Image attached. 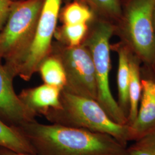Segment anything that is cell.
<instances>
[{
	"label": "cell",
	"instance_id": "cell-21",
	"mask_svg": "<svg viewBox=\"0 0 155 155\" xmlns=\"http://www.w3.org/2000/svg\"><path fill=\"white\" fill-rule=\"evenodd\" d=\"M153 23H154V29H155V13H154V19H153ZM154 66H155V61H154Z\"/></svg>",
	"mask_w": 155,
	"mask_h": 155
},
{
	"label": "cell",
	"instance_id": "cell-9",
	"mask_svg": "<svg viewBox=\"0 0 155 155\" xmlns=\"http://www.w3.org/2000/svg\"><path fill=\"white\" fill-rule=\"evenodd\" d=\"M142 92L137 114L129 125L131 141H135L155 128V80L141 79Z\"/></svg>",
	"mask_w": 155,
	"mask_h": 155
},
{
	"label": "cell",
	"instance_id": "cell-8",
	"mask_svg": "<svg viewBox=\"0 0 155 155\" xmlns=\"http://www.w3.org/2000/svg\"><path fill=\"white\" fill-rule=\"evenodd\" d=\"M13 78L0 63V118L18 127L35 119L36 115L24 106L15 91Z\"/></svg>",
	"mask_w": 155,
	"mask_h": 155
},
{
	"label": "cell",
	"instance_id": "cell-10",
	"mask_svg": "<svg viewBox=\"0 0 155 155\" xmlns=\"http://www.w3.org/2000/svg\"><path fill=\"white\" fill-rule=\"evenodd\" d=\"M60 89L47 84L24 89L18 95L23 104L36 116L45 114L51 109L61 107Z\"/></svg>",
	"mask_w": 155,
	"mask_h": 155
},
{
	"label": "cell",
	"instance_id": "cell-19",
	"mask_svg": "<svg viewBox=\"0 0 155 155\" xmlns=\"http://www.w3.org/2000/svg\"><path fill=\"white\" fill-rule=\"evenodd\" d=\"M12 2V0H0V32L7 20Z\"/></svg>",
	"mask_w": 155,
	"mask_h": 155
},
{
	"label": "cell",
	"instance_id": "cell-22",
	"mask_svg": "<svg viewBox=\"0 0 155 155\" xmlns=\"http://www.w3.org/2000/svg\"><path fill=\"white\" fill-rule=\"evenodd\" d=\"M12 1H18V0H12Z\"/></svg>",
	"mask_w": 155,
	"mask_h": 155
},
{
	"label": "cell",
	"instance_id": "cell-16",
	"mask_svg": "<svg viewBox=\"0 0 155 155\" xmlns=\"http://www.w3.org/2000/svg\"><path fill=\"white\" fill-rule=\"evenodd\" d=\"M59 16L63 25L89 24L95 18L94 13L87 6L75 1L68 2Z\"/></svg>",
	"mask_w": 155,
	"mask_h": 155
},
{
	"label": "cell",
	"instance_id": "cell-13",
	"mask_svg": "<svg viewBox=\"0 0 155 155\" xmlns=\"http://www.w3.org/2000/svg\"><path fill=\"white\" fill-rule=\"evenodd\" d=\"M0 147L17 152L36 155L32 145L20 131V129L7 124L1 118Z\"/></svg>",
	"mask_w": 155,
	"mask_h": 155
},
{
	"label": "cell",
	"instance_id": "cell-1",
	"mask_svg": "<svg viewBox=\"0 0 155 155\" xmlns=\"http://www.w3.org/2000/svg\"><path fill=\"white\" fill-rule=\"evenodd\" d=\"M18 127L36 155H127V147L105 133L36 120Z\"/></svg>",
	"mask_w": 155,
	"mask_h": 155
},
{
	"label": "cell",
	"instance_id": "cell-2",
	"mask_svg": "<svg viewBox=\"0 0 155 155\" xmlns=\"http://www.w3.org/2000/svg\"><path fill=\"white\" fill-rule=\"evenodd\" d=\"M61 103L44 115L51 124L107 134L126 147L131 141L129 125L114 121L96 100L61 90Z\"/></svg>",
	"mask_w": 155,
	"mask_h": 155
},
{
	"label": "cell",
	"instance_id": "cell-14",
	"mask_svg": "<svg viewBox=\"0 0 155 155\" xmlns=\"http://www.w3.org/2000/svg\"><path fill=\"white\" fill-rule=\"evenodd\" d=\"M38 71L45 84L58 87L63 90L66 84L64 68L58 58L50 54L41 61Z\"/></svg>",
	"mask_w": 155,
	"mask_h": 155
},
{
	"label": "cell",
	"instance_id": "cell-4",
	"mask_svg": "<svg viewBox=\"0 0 155 155\" xmlns=\"http://www.w3.org/2000/svg\"><path fill=\"white\" fill-rule=\"evenodd\" d=\"M45 0H18L12 4L0 32V61L8 67L17 61L31 45Z\"/></svg>",
	"mask_w": 155,
	"mask_h": 155
},
{
	"label": "cell",
	"instance_id": "cell-12",
	"mask_svg": "<svg viewBox=\"0 0 155 155\" xmlns=\"http://www.w3.org/2000/svg\"><path fill=\"white\" fill-rule=\"evenodd\" d=\"M139 61V58L130 52V76L129 83V110L127 117L128 125L132 124L136 118L141 96L142 86Z\"/></svg>",
	"mask_w": 155,
	"mask_h": 155
},
{
	"label": "cell",
	"instance_id": "cell-18",
	"mask_svg": "<svg viewBox=\"0 0 155 155\" xmlns=\"http://www.w3.org/2000/svg\"><path fill=\"white\" fill-rule=\"evenodd\" d=\"M127 155H155V128L128 146Z\"/></svg>",
	"mask_w": 155,
	"mask_h": 155
},
{
	"label": "cell",
	"instance_id": "cell-11",
	"mask_svg": "<svg viewBox=\"0 0 155 155\" xmlns=\"http://www.w3.org/2000/svg\"><path fill=\"white\" fill-rule=\"evenodd\" d=\"M118 56V66L117 77L118 87V104L126 116L129 110V56L130 51L125 45L116 48Z\"/></svg>",
	"mask_w": 155,
	"mask_h": 155
},
{
	"label": "cell",
	"instance_id": "cell-3",
	"mask_svg": "<svg viewBox=\"0 0 155 155\" xmlns=\"http://www.w3.org/2000/svg\"><path fill=\"white\" fill-rule=\"evenodd\" d=\"M92 22L93 26L83 43L89 48L94 63L97 87V101L114 121L127 125V117L113 97L110 87V40L116 27L111 22L97 18Z\"/></svg>",
	"mask_w": 155,
	"mask_h": 155
},
{
	"label": "cell",
	"instance_id": "cell-5",
	"mask_svg": "<svg viewBox=\"0 0 155 155\" xmlns=\"http://www.w3.org/2000/svg\"><path fill=\"white\" fill-rule=\"evenodd\" d=\"M155 0H122V15L118 25L125 45L140 61L154 63Z\"/></svg>",
	"mask_w": 155,
	"mask_h": 155
},
{
	"label": "cell",
	"instance_id": "cell-20",
	"mask_svg": "<svg viewBox=\"0 0 155 155\" xmlns=\"http://www.w3.org/2000/svg\"><path fill=\"white\" fill-rule=\"evenodd\" d=\"M0 155H36L29 153L17 152L3 147H0Z\"/></svg>",
	"mask_w": 155,
	"mask_h": 155
},
{
	"label": "cell",
	"instance_id": "cell-17",
	"mask_svg": "<svg viewBox=\"0 0 155 155\" xmlns=\"http://www.w3.org/2000/svg\"><path fill=\"white\" fill-rule=\"evenodd\" d=\"M88 24L63 25L55 35L63 45L68 47H76L81 45L89 32Z\"/></svg>",
	"mask_w": 155,
	"mask_h": 155
},
{
	"label": "cell",
	"instance_id": "cell-15",
	"mask_svg": "<svg viewBox=\"0 0 155 155\" xmlns=\"http://www.w3.org/2000/svg\"><path fill=\"white\" fill-rule=\"evenodd\" d=\"M75 1L87 6L95 18L114 24L120 21L122 15V0H68Z\"/></svg>",
	"mask_w": 155,
	"mask_h": 155
},
{
	"label": "cell",
	"instance_id": "cell-6",
	"mask_svg": "<svg viewBox=\"0 0 155 155\" xmlns=\"http://www.w3.org/2000/svg\"><path fill=\"white\" fill-rule=\"evenodd\" d=\"M62 0H45L33 41L27 52L14 64L5 67L12 77L28 81L52 47Z\"/></svg>",
	"mask_w": 155,
	"mask_h": 155
},
{
	"label": "cell",
	"instance_id": "cell-7",
	"mask_svg": "<svg viewBox=\"0 0 155 155\" xmlns=\"http://www.w3.org/2000/svg\"><path fill=\"white\" fill-rule=\"evenodd\" d=\"M51 53L59 59L64 68L66 84L63 90L97 101L95 71L89 48L83 43L71 47L59 42L52 45Z\"/></svg>",
	"mask_w": 155,
	"mask_h": 155
}]
</instances>
